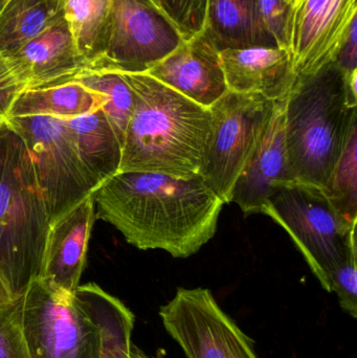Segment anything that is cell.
Masks as SVG:
<instances>
[{"label":"cell","mask_w":357,"mask_h":358,"mask_svg":"<svg viewBox=\"0 0 357 358\" xmlns=\"http://www.w3.org/2000/svg\"><path fill=\"white\" fill-rule=\"evenodd\" d=\"M103 219L140 250L174 258L196 254L217 231L224 202L199 176L178 178L149 172H119L92 193Z\"/></svg>","instance_id":"obj_1"},{"label":"cell","mask_w":357,"mask_h":358,"mask_svg":"<svg viewBox=\"0 0 357 358\" xmlns=\"http://www.w3.org/2000/svg\"><path fill=\"white\" fill-rule=\"evenodd\" d=\"M122 75L133 92L134 105L119 172L198 176L210 132L209 108L147 73Z\"/></svg>","instance_id":"obj_2"},{"label":"cell","mask_w":357,"mask_h":358,"mask_svg":"<svg viewBox=\"0 0 357 358\" xmlns=\"http://www.w3.org/2000/svg\"><path fill=\"white\" fill-rule=\"evenodd\" d=\"M357 128V98L335 62L297 77L285 104L289 165L300 182L323 189Z\"/></svg>","instance_id":"obj_3"},{"label":"cell","mask_w":357,"mask_h":358,"mask_svg":"<svg viewBox=\"0 0 357 358\" xmlns=\"http://www.w3.org/2000/svg\"><path fill=\"white\" fill-rule=\"evenodd\" d=\"M50 223L29 151L0 123V275L14 300L39 279Z\"/></svg>","instance_id":"obj_4"},{"label":"cell","mask_w":357,"mask_h":358,"mask_svg":"<svg viewBox=\"0 0 357 358\" xmlns=\"http://www.w3.org/2000/svg\"><path fill=\"white\" fill-rule=\"evenodd\" d=\"M261 214L289 233L322 287L331 292L329 275L356 241V227L341 220L322 189L300 181L279 187Z\"/></svg>","instance_id":"obj_5"},{"label":"cell","mask_w":357,"mask_h":358,"mask_svg":"<svg viewBox=\"0 0 357 358\" xmlns=\"http://www.w3.org/2000/svg\"><path fill=\"white\" fill-rule=\"evenodd\" d=\"M277 102L228 92L209 107L210 132L199 178L226 203L257 148Z\"/></svg>","instance_id":"obj_6"},{"label":"cell","mask_w":357,"mask_h":358,"mask_svg":"<svg viewBox=\"0 0 357 358\" xmlns=\"http://www.w3.org/2000/svg\"><path fill=\"white\" fill-rule=\"evenodd\" d=\"M19 299L29 358H100V328L75 294L36 279Z\"/></svg>","instance_id":"obj_7"},{"label":"cell","mask_w":357,"mask_h":358,"mask_svg":"<svg viewBox=\"0 0 357 358\" xmlns=\"http://www.w3.org/2000/svg\"><path fill=\"white\" fill-rule=\"evenodd\" d=\"M6 122L29 151L50 225L96 191L63 120L33 115Z\"/></svg>","instance_id":"obj_8"},{"label":"cell","mask_w":357,"mask_h":358,"mask_svg":"<svg viewBox=\"0 0 357 358\" xmlns=\"http://www.w3.org/2000/svg\"><path fill=\"white\" fill-rule=\"evenodd\" d=\"M159 315L187 358H259L254 341L207 288H178Z\"/></svg>","instance_id":"obj_9"},{"label":"cell","mask_w":357,"mask_h":358,"mask_svg":"<svg viewBox=\"0 0 357 358\" xmlns=\"http://www.w3.org/2000/svg\"><path fill=\"white\" fill-rule=\"evenodd\" d=\"M182 41L177 27L150 0H111L110 33L98 71L146 73Z\"/></svg>","instance_id":"obj_10"},{"label":"cell","mask_w":357,"mask_h":358,"mask_svg":"<svg viewBox=\"0 0 357 358\" xmlns=\"http://www.w3.org/2000/svg\"><path fill=\"white\" fill-rule=\"evenodd\" d=\"M357 17L356 0H297L289 54L298 78L333 62Z\"/></svg>","instance_id":"obj_11"},{"label":"cell","mask_w":357,"mask_h":358,"mask_svg":"<svg viewBox=\"0 0 357 358\" xmlns=\"http://www.w3.org/2000/svg\"><path fill=\"white\" fill-rule=\"evenodd\" d=\"M286 100L275 105L257 148L233 187L230 202L236 203L245 216L261 214L268 198L279 187L298 181L287 155L285 138Z\"/></svg>","instance_id":"obj_12"},{"label":"cell","mask_w":357,"mask_h":358,"mask_svg":"<svg viewBox=\"0 0 357 358\" xmlns=\"http://www.w3.org/2000/svg\"><path fill=\"white\" fill-rule=\"evenodd\" d=\"M146 73L205 108L228 92L219 50L203 31Z\"/></svg>","instance_id":"obj_13"},{"label":"cell","mask_w":357,"mask_h":358,"mask_svg":"<svg viewBox=\"0 0 357 358\" xmlns=\"http://www.w3.org/2000/svg\"><path fill=\"white\" fill-rule=\"evenodd\" d=\"M2 55L27 90L71 83L92 71L78 52L64 18L20 48Z\"/></svg>","instance_id":"obj_14"},{"label":"cell","mask_w":357,"mask_h":358,"mask_svg":"<svg viewBox=\"0 0 357 358\" xmlns=\"http://www.w3.org/2000/svg\"><path fill=\"white\" fill-rule=\"evenodd\" d=\"M94 220L92 194L50 225L40 280L54 289L75 292L85 266Z\"/></svg>","instance_id":"obj_15"},{"label":"cell","mask_w":357,"mask_h":358,"mask_svg":"<svg viewBox=\"0 0 357 358\" xmlns=\"http://www.w3.org/2000/svg\"><path fill=\"white\" fill-rule=\"evenodd\" d=\"M228 92L261 96L272 102L286 100L297 76L289 50L268 46L219 52Z\"/></svg>","instance_id":"obj_16"},{"label":"cell","mask_w":357,"mask_h":358,"mask_svg":"<svg viewBox=\"0 0 357 358\" xmlns=\"http://www.w3.org/2000/svg\"><path fill=\"white\" fill-rule=\"evenodd\" d=\"M63 122L96 189L119 173L122 145L102 108Z\"/></svg>","instance_id":"obj_17"},{"label":"cell","mask_w":357,"mask_h":358,"mask_svg":"<svg viewBox=\"0 0 357 358\" xmlns=\"http://www.w3.org/2000/svg\"><path fill=\"white\" fill-rule=\"evenodd\" d=\"M203 31L219 52L251 46L277 48L260 24L257 0H207Z\"/></svg>","instance_id":"obj_18"},{"label":"cell","mask_w":357,"mask_h":358,"mask_svg":"<svg viewBox=\"0 0 357 358\" xmlns=\"http://www.w3.org/2000/svg\"><path fill=\"white\" fill-rule=\"evenodd\" d=\"M73 294L100 328V358H130L136 321L132 311L94 283L79 285Z\"/></svg>","instance_id":"obj_19"},{"label":"cell","mask_w":357,"mask_h":358,"mask_svg":"<svg viewBox=\"0 0 357 358\" xmlns=\"http://www.w3.org/2000/svg\"><path fill=\"white\" fill-rule=\"evenodd\" d=\"M105 96L79 82L23 92L10 108V117L45 115L71 120L102 108Z\"/></svg>","instance_id":"obj_20"},{"label":"cell","mask_w":357,"mask_h":358,"mask_svg":"<svg viewBox=\"0 0 357 358\" xmlns=\"http://www.w3.org/2000/svg\"><path fill=\"white\" fill-rule=\"evenodd\" d=\"M63 16L78 52L98 71L110 33L111 0H63Z\"/></svg>","instance_id":"obj_21"},{"label":"cell","mask_w":357,"mask_h":358,"mask_svg":"<svg viewBox=\"0 0 357 358\" xmlns=\"http://www.w3.org/2000/svg\"><path fill=\"white\" fill-rule=\"evenodd\" d=\"M63 18V0H8L0 12V54L20 48Z\"/></svg>","instance_id":"obj_22"},{"label":"cell","mask_w":357,"mask_h":358,"mask_svg":"<svg viewBox=\"0 0 357 358\" xmlns=\"http://www.w3.org/2000/svg\"><path fill=\"white\" fill-rule=\"evenodd\" d=\"M73 82H79L88 90L105 96L103 113L123 146L134 105L133 92L123 75L115 71H90Z\"/></svg>","instance_id":"obj_23"},{"label":"cell","mask_w":357,"mask_h":358,"mask_svg":"<svg viewBox=\"0 0 357 358\" xmlns=\"http://www.w3.org/2000/svg\"><path fill=\"white\" fill-rule=\"evenodd\" d=\"M348 227L357 222V128L333 168L326 185L321 189Z\"/></svg>","instance_id":"obj_24"},{"label":"cell","mask_w":357,"mask_h":358,"mask_svg":"<svg viewBox=\"0 0 357 358\" xmlns=\"http://www.w3.org/2000/svg\"><path fill=\"white\" fill-rule=\"evenodd\" d=\"M295 0H257L258 17L277 48L289 50Z\"/></svg>","instance_id":"obj_25"},{"label":"cell","mask_w":357,"mask_h":358,"mask_svg":"<svg viewBox=\"0 0 357 358\" xmlns=\"http://www.w3.org/2000/svg\"><path fill=\"white\" fill-rule=\"evenodd\" d=\"M189 40L205 29L207 0H152Z\"/></svg>","instance_id":"obj_26"},{"label":"cell","mask_w":357,"mask_h":358,"mask_svg":"<svg viewBox=\"0 0 357 358\" xmlns=\"http://www.w3.org/2000/svg\"><path fill=\"white\" fill-rule=\"evenodd\" d=\"M330 292H335L341 308L352 319L357 317V250L354 241L344 260L329 275Z\"/></svg>","instance_id":"obj_27"},{"label":"cell","mask_w":357,"mask_h":358,"mask_svg":"<svg viewBox=\"0 0 357 358\" xmlns=\"http://www.w3.org/2000/svg\"><path fill=\"white\" fill-rule=\"evenodd\" d=\"M0 358H29L21 325L20 299L0 309Z\"/></svg>","instance_id":"obj_28"},{"label":"cell","mask_w":357,"mask_h":358,"mask_svg":"<svg viewBox=\"0 0 357 358\" xmlns=\"http://www.w3.org/2000/svg\"><path fill=\"white\" fill-rule=\"evenodd\" d=\"M25 90L24 84L12 69L8 59L0 54V123L8 121L15 101Z\"/></svg>","instance_id":"obj_29"},{"label":"cell","mask_w":357,"mask_h":358,"mask_svg":"<svg viewBox=\"0 0 357 358\" xmlns=\"http://www.w3.org/2000/svg\"><path fill=\"white\" fill-rule=\"evenodd\" d=\"M357 17L352 21L345 40L342 43L335 61L344 76H350L357 71Z\"/></svg>","instance_id":"obj_30"},{"label":"cell","mask_w":357,"mask_h":358,"mask_svg":"<svg viewBox=\"0 0 357 358\" xmlns=\"http://www.w3.org/2000/svg\"><path fill=\"white\" fill-rule=\"evenodd\" d=\"M15 301L16 300L13 299L12 294L8 292V287H6L3 279H2L1 275H0V309L8 306Z\"/></svg>","instance_id":"obj_31"},{"label":"cell","mask_w":357,"mask_h":358,"mask_svg":"<svg viewBox=\"0 0 357 358\" xmlns=\"http://www.w3.org/2000/svg\"><path fill=\"white\" fill-rule=\"evenodd\" d=\"M130 358H165V357H163V352H159V355H157L156 357H151V355L145 353L142 349H140L138 347L134 346V345L132 344Z\"/></svg>","instance_id":"obj_32"},{"label":"cell","mask_w":357,"mask_h":358,"mask_svg":"<svg viewBox=\"0 0 357 358\" xmlns=\"http://www.w3.org/2000/svg\"><path fill=\"white\" fill-rule=\"evenodd\" d=\"M4 1L6 0H0V12H1L2 8L4 6Z\"/></svg>","instance_id":"obj_33"},{"label":"cell","mask_w":357,"mask_h":358,"mask_svg":"<svg viewBox=\"0 0 357 358\" xmlns=\"http://www.w3.org/2000/svg\"><path fill=\"white\" fill-rule=\"evenodd\" d=\"M8 0H6V1H4V4H6V2H8Z\"/></svg>","instance_id":"obj_34"},{"label":"cell","mask_w":357,"mask_h":358,"mask_svg":"<svg viewBox=\"0 0 357 358\" xmlns=\"http://www.w3.org/2000/svg\"><path fill=\"white\" fill-rule=\"evenodd\" d=\"M151 2H153L152 0H150ZM153 3H154V2H153Z\"/></svg>","instance_id":"obj_35"},{"label":"cell","mask_w":357,"mask_h":358,"mask_svg":"<svg viewBox=\"0 0 357 358\" xmlns=\"http://www.w3.org/2000/svg\"><path fill=\"white\" fill-rule=\"evenodd\" d=\"M296 2H297V0H295V4H296Z\"/></svg>","instance_id":"obj_36"}]
</instances>
